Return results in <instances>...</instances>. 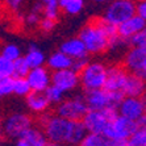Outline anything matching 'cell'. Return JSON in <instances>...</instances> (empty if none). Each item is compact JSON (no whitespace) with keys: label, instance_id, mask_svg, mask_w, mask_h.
Segmentation results:
<instances>
[{"label":"cell","instance_id":"obj_5","mask_svg":"<svg viewBox=\"0 0 146 146\" xmlns=\"http://www.w3.org/2000/svg\"><path fill=\"white\" fill-rule=\"evenodd\" d=\"M119 112L115 108H106V109H90L88 113L82 120L86 125L88 133H99L104 134L109 124L117 117Z\"/></svg>","mask_w":146,"mask_h":146},{"label":"cell","instance_id":"obj_6","mask_svg":"<svg viewBox=\"0 0 146 146\" xmlns=\"http://www.w3.org/2000/svg\"><path fill=\"white\" fill-rule=\"evenodd\" d=\"M90 108L86 100V96L75 95L72 98H67L59 104H57L55 113L65 119L74 120V121H82L84 116L88 113Z\"/></svg>","mask_w":146,"mask_h":146},{"label":"cell","instance_id":"obj_21","mask_svg":"<svg viewBox=\"0 0 146 146\" xmlns=\"http://www.w3.org/2000/svg\"><path fill=\"white\" fill-rule=\"evenodd\" d=\"M24 57H25V59H27L28 65L31 66V68L45 66L46 65V61H48V58L44 54V51L41 50V49H38L37 46H34V45H32V46L28 48Z\"/></svg>","mask_w":146,"mask_h":146},{"label":"cell","instance_id":"obj_15","mask_svg":"<svg viewBox=\"0 0 146 146\" xmlns=\"http://www.w3.org/2000/svg\"><path fill=\"white\" fill-rule=\"evenodd\" d=\"M25 104L27 108L31 111L32 113L36 115H44L48 112L49 107L51 103L49 102L48 96L45 92H40V91H32L29 95L25 98Z\"/></svg>","mask_w":146,"mask_h":146},{"label":"cell","instance_id":"obj_4","mask_svg":"<svg viewBox=\"0 0 146 146\" xmlns=\"http://www.w3.org/2000/svg\"><path fill=\"white\" fill-rule=\"evenodd\" d=\"M31 128H33V119L31 116L24 112H13L4 117L1 130L7 139L16 141Z\"/></svg>","mask_w":146,"mask_h":146},{"label":"cell","instance_id":"obj_26","mask_svg":"<svg viewBox=\"0 0 146 146\" xmlns=\"http://www.w3.org/2000/svg\"><path fill=\"white\" fill-rule=\"evenodd\" d=\"M45 94H46L49 102H50L51 104H59L61 102L65 100V94L66 92L63 91V90H61L59 87H57V86L51 84L50 87L45 91Z\"/></svg>","mask_w":146,"mask_h":146},{"label":"cell","instance_id":"obj_32","mask_svg":"<svg viewBox=\"0 0 146 146\" xmlns=\"http://www.w3.org/2000/svg\"><path fill=\"white\" fill-rule=\"evenodd\" d=\"M129 45L133 46V48H142V49H146V28L142 29L141 32L133 36L129 41Z\"/></svg>","mask_w":146,"mask_h":146},{"label":"cell","instance_id":"obj_2","mask_svg":"<svg viewBox=\"0 0 146 146\" xmlns=\"http://www.w3.org/2000/svg\"><path fill=\"white\" fill-rule=\"evenodd\" d=\"M79 38H80L86 45V49L88 54L98 55L102 54L109 49V38L100 27L92 20L79 32Z\"/></svg>","mask_w":146,"mask_h":146},{"label":"cell","instance_id":"obj_36","mask_svg":"<svg viewBox=\"0 0 146 146\" xmlns=\"http://www.w3.org/2000/svg\"><path fill=\"white\" fill-rule=\"evenodd\" d=\"M88 58L87 57H83V58H76V59H74V63H72V68H74L75 71L80 72L83 68L86 67V66L88 65Z\"/></svg>","mask_w":146,"mask_h":146},{"label":"cell","instance_id":"obj_34","mask_svg":"<svg viewBox=\"0 0 146 146\" xmlns=\"http://www.w3.org/2000/svg\"><path fill=\"white\" fill-rule=\"evenodd\" d=\"M40 12H34L31 9V12L25 16V24L28 27H37L41 23V17H40Z\"/></svg>","mask_w":146,"mask_h":146},{"label":"cell","instance_id":"obj_23","mask_svg":"<svg viewBox=\"0 0 146 146\" xmlns=\"http://www.w3.org/2000/svg\"><path fill=\"white\" fill-rule=\"evenodd\" d=\"M115 142L107 138L104 134L99 133H87V136L79 146H113Z\"/></svg>","mask_w":146,"mask_h":146},{"label":"cell","instance_id":"obj_44","mask_svg":"<svg viewBox=\"0 0 146 146\" xmlns=\"http://www.w3.org/2000/svg\"><path fill=\"white\" fill-rule=\"evenodd\" d=\"M142 99H143V102H145V106H146V92H145V95L142 96Z\"/></svg>","mask_w":146,"mask_h":146},{"label":"cell","instance_id":"obj_14","mask_svg":"<svg viewBox=\"0 0 146 146\" xmlns=\"http://www.w3.org/2000/svg\"><path fill=\"white\" fill-rule=\"evenodd\" d=\"M145 28H146L145 19H142L138 15H134L133 17L124 21L122 24H120L117 27V32H119V36L121 38H124L125 41H129L133 36H136L138 32H141Z\"/></svg>","mask_w":146,"mask_h":146},{"label":"cell","instance_id":"obj_13","mask_svg":"<svg viewBox=\"0 0 146 146\" xmlns=\"http://www.w3.org/2000/svg\"><path fill=\"white\" fill-rule=\"evenodd\" d=\"M51 75H53V72H50V68L45 67V66L31 68L27 79L31 84L32 91H46L51 86Z\"/></svg>","mask_w":146,"mask_h":146},{"label":"cell","instance_id":"obj_25","mask_svg":"<svg viewBox=\"0 0 146 146\" xmlns=\"http://www.w3.org/2000/svg\"><path fill=\"white\" fill-rule=\"evenodd\" d=\"M1 57H5L11 61H16L20 57H23V53H21L19 45L8 42V44L3 45V48H1Z\"/></svg>","mask_w":146,"mask_h":146},{"label":"cell","instance_id":"obj_35","mask_svg":"<svg viewBox=\"0 0 146 146\" xmlns=\"http://www.w3.org/2000/svg\"><path fill=\"white\" fill-rule=\"evenodd\" d=\"M55 24H57V21L55 20H51V19H48V17H42L38 27L41 28V31L42 32L49 33V32H51L55 28Z\"/></svg>","mask_w":146,"mask_h":146},{"label":"cell","instance_id":"obj_42","mask_svg":"<svg viewBox=\"0 0 146 146\" xmlns=\"http://www.w3.org/2000/svg\"><path fill=\"white\" fill-rule=\"evenodd\" d=\"M44 4H49V3H58L59 0H41Z\"/></svg>","mask_w":146,"mask_h":146},{"label":"cell","instance_id":"obj_8","mask_svg":"<svg viewBox=\"0 0 146 146\" xmlns=\"http://www.w3.org/2000/svg\"><path fill=\"white\" fill-rule=\"evenodd\" d=\"M134 15H137V3L134 0H111L104 12L107 20L117 27Z\"/></svg>","mask_w":146,"mask_h":146},{"label":"cell","instance_id":"obj_30","mask_svg":"<svg viewBox=\"0 0 146 146\" xmlns=\"http://www.w3.org/2000/svg\"><path fill=\"white\" fill-rule=\"evenodd\" d=\"M13 87H15V76L0 78V95H1V98L12 95L13 94Z\"/></svg>","mask_w":146,"mask_h":146},{"label":"cell","instance_id":"obj_29","mask_svg":"<svg viewBox=\"0 0 146 146\" xmlns=\"http://www.w3.org/2000/svg\"><path fill=\"white\" fill-rule=\"evenodd\" d=\"M15 75V61H11L0 55V78L13 76Z\"/></svg>","mask_w":146,"mask_h":146},{"label":"cell","instance_id":"obj_39","mask_svg":"<svg viewBox=\"0 0 146 146\" xmlns=\"http://www.w3.org/2000/svg\"><path fill=\"white\" fill-rule=\"evenodd\" d=\"M138 125L139 126H146V113L138 120Z\"/></svg>","mask_w":146,"mask_h":146},{"label":"cell","instance_id":"obj_16","mask_svg":"<svg viewBox=\"0 0 146 146\" xmlns=\"http://www.w3.org/2000/svg\"><path fill=\"white\" fill-rule=\"evenodd\" d=\"M145 59H146V49L130 46V49L126 51L125 57H124V66L129 72L138 74L141 71V68H142Z\"/></svg>","mask_w":146,"mask_h":146},{"label":"cell","instance_id":"obj_40","mask_svg":"<svg viewBox=\"0 0 146 146\" xmlns=\"http://www.w3.org/2000/svg\"><path fill=\"white\" fill-rule=\"evenodd\" d=\"M113 146H130L128 141H122V142H115Z\"/></svg>","mask_w":146,"mask_h":146},{"label":"cell","instance_id":"obj_41","mask_svg":"<svg viewBox=\"0 0 146 146\" xmlns=\"http://www.w3.org/2000/svg\"><path fill=\"white\" fill-rule=\"evenodd\" d=\"M45 146H65V145H61V143H57V142H51V141H48V143Z\"/></svg>","mask_w":146,"mask_h":146},{"label":"cell","instance_id":"obj_3","mask_svg":"<svg viewBox=\"0 0 146 146\" xmlns=\"http://www.w3.org/2000/svg\"><path fill=\"white\" fill-rule=\"evenodd\" d=\"M108 68L103 62L92 61L88 62L79 74H80V86L86 91L104 88L108 76Z\"/></svg>","mask_w":146,"mask_h":146},{"label":"cell","instance_id":"obj_17","mask_svg":"<svg viewBox=\"0 0 146 146\" xmlns=\"http://www.w3.org/2000/svg\"><path fill=\"white\" fill-rule=\"evenodd\" d=\"M48 137L41 128H31L25 134L15 141L13 146H45L48 143Z\"/></svg>","mask_w":146,"mask_h":146},{"label":"cell","instance_id":"obj_38","mask_svg":"<svg viewBox=\"0 0 146 146\" xmlns=\"http://www.w3.org/2000/svg\"><path fill=\"white\" fill-rule=\"evenodd\" d=\"M138 75H141V76H142V78L146 80V59H145V62H143L142 68H141V71L138 72Z\"/></svg>","mask_w":146,"mask_h":146},{"label":"cell","instance_id":"obj_43","mask_svg":"<svg viewBox=\"0 0 146 146\" xmlns=\"http://www.w3.org/2000/svg\"><path fill=\"white\" fill-rule=\"evenodd\" d=\"M94 1H96V3L102 4V3H108V1H111V0H94Z\"/></svg>","mask_w":146,"mask_h":146},{"label":"cell","instance_id":"obj_18","mask_svg":"<svg viewBox=\"0 0 146 146\" xmlns=\"http://www.w3.org/2000/svg\"><path fill=\"white\" fill-rule=\"evenodd\" d=\"M146 92V80L138 74L129 72L126 84L124 88L125 96H134V98H142Z\"/></svg>","mask_w":146,"mask_h":146},{"label":"cell","instance_id":"obj_1","mask_svg":"<svg viewBox=\"0 0 146 146\" xmlns=\"http://www.w3.org/2000/svg\"><path fill=\"white\" fill-rule=\"evenodd\" d=\"M40 125L49 141L67 146H79L88 133L83 121L68 120L57 113L41 115Z\"/></svg>","mask_w":146,"mask_h":146},{"label":"cell","instance_id":"obj_19","mask_svg":"<svg viewBox=\"0 0 146 146\" xmlns=\"http://www.w3.org/2000/svg\"><path fill=\"white\" fill-rule=\"evenodd\" d=\"M59 50H62L63 53H66L67 55L72 58V59H76V58H83L88 55V51L86 49L84 42L78 37L74 38H68V40L63 41L59 46Z\"/></svg>","mask_w":146,"mask_h":146},{"label":"cell","instance_id":"obj_33","mask_svg":"<svg viewBox=\"0 0 146 146\" xmlns=\"http://www.w3.org/2000/svg\"><path fill=\"white\" fill-rule=\"evenodd\" d=\"M25 0H3L4 8L11 13H19L24 7Z\"/></svg>","mask_w":146,"mask_h":146},{"label":"cell","instance_id":"obj_11","mask_svg":"<svg viewBox=\"0 0 146 146\" xmlns=\"http://www.w3.org/2000/svg\"><path fill=\"white\" fill-rule=\"evenodd\" d=\"M51 84L57 86L65 92L74 91L78 86H80V74L74 68H66L59 71H53Z\"/></svg>","mask_w":146,"mask_h":146},{"label":"cell","instance_id":"obj_10","mask_svg":"<svg viewBox=\"0 0 146 146\" xmlns=\"http://www.w3.org/2000/svg\"><path fill=\"white\" fill-rule=\"evenodd\" d=\"M119 115L128 117V119L137 121L146 113V106L142 98H134V96H125L121 100L119 108Z\"/></svg>","mask_w":146,"mask_h":146},{"label":"cell","instance_id":"obj_28","mask_svg":"<svg viewBox=\"0 0 146 146\" xmlns=\"http://www.w3.org/2000/svg\"><path fill=\"white\" fill-rule=\"evenodd\" d=\"M128 142L130 146H146V126H138Z\"/></svg>","mask_w":146,"mask_h":146},{"label":"cell","instance_id":"obj_7","mask_svg":"<svg viewBox=\"0 0 146 146\" xmlns=\"http://www.w3.org/2000/svg\"><path fill=\"white\" fill-rule=\"evenodd\" d=\"M86 100L90 109H106V108H115L117 109L120 103L125 95L119 92H109L106 88L91 90L86 91Z\"/></svg>","mask_w":146,"mask_h":146},{"label":"cell","instance_id":"obj_31","mask_svg":"<svg viewBox=\"0 0 146 146\" xmlns=\"http://www.w3.org/2000/svg\"><path fill=\"white\" fill-rule=\"evenodd\" d=\"M59 12H61V7L59 3H49V4H44V17H48L51 20H55L59 17Z\"/></svg>","mask_w":146,"mask_h":146},{"label":"cell","instance_id":"obj_9","mask_svg":"<svg viewBox=\"0 0 146 146\" xmlns=\"http://www.w3.org/2000/svg\"><path fill=\"white\" fill-rule=\"evenodd\" d=\"M138 126L139 125L137 121H133L128 117L117 115V117L109 124V126L104 132V136L113 142L128 141L132 137L133 133L138 129Z\"/></svg>","mask_w":146,"mask_h":146},{"label":"cell","instance_id":"obj_22","mask_svg":"<svg viewBox=\"0 0 146 146\" xmlns=\"http://www.w3.org/2000/svg\"><path fill=\"white\" fill-rule=\"evenodd\" d=\"M58 3L62 12L68 16H76L84 8V0H59Z\"/></svg>","mask_w":146,"mask_h":146},{"label":"cell","instance_id":"obj_37","mask_svg":"<svg viewBox=\"0 0 146 146\" xmlns=\"http://www.w3.org/2000/svg\"><path fill=\"white\" fill-rule=\"evenodd\" d=\"M137 15L146 20V0H137Z\"/></svg>","mask_w":146,"mask_h":146},{"label":"cell","instance_id":"obj_27","mask_svg":"<svg viewBox=\"0 0 146 146\" xmlns=\"http://www.w3.org/2000/svg\"><path fill=\"white\" fill-rule=\"evenodd\" d=\"M29 71H31V66L28 65L24 55L15 61V78H27Z\"/></svg>","mask_w":146,"mask_h":146},{"label":"cell","instance_id":"obj_12","mask_svg":"<svg viewBox=\"0 0 146 146\" xmlns=\"http://www.w3.org/2000/svg\"><path fill=\"white\" fill-rule=\"evenodd\" d=\"M129 71L124 65H113L108 68V76L104 88L109 92H119L124 94V88L126 84Z\"/></svg>","mask_w":146,"mask_h":146},{"label":"cell","instance_id":"obj_24","mask_svg":"<svg viewBox=\"0 0 146 146\" xmlns=\"http://www.w3.org/2000/svg\"><path fill=\"white\" fill-rule=\"evenodd\" d=\"M31 92L32 88L27 78H15L13 95L19 96V98H27Z\"/></svg>","mask_w":146,"mask_h":146},{"label":"cell","instance_id":"obj_20","mask_svg":"<svg viewBox=\"0 0 146 146\" xmlns=\"http://www.w3.org/2000/svg\"><path fill=\"white\" fill-rule=\"evenodd\" d=\"M74 59L62 50H57L51 53L48 57L46 66L50 68L51 71H59V70H66V68H71Z\"/></svg>","mask_w":146,"mask_h":146}]
</instances>
